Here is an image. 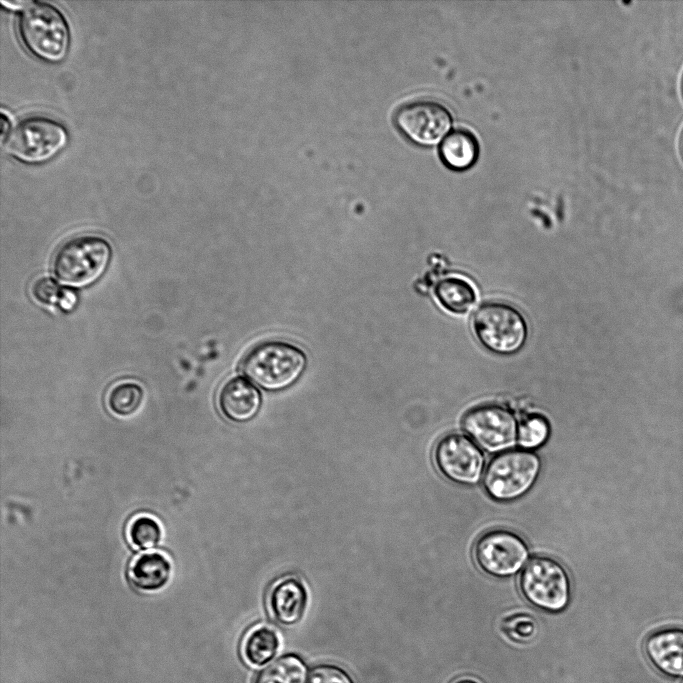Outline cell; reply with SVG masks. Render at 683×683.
<instances>
[{"mask_svg":"<svg viewBox=\"0 0 683 683\" xmlns=\"http://www.w3.org/2000/svg\"><path fill=\"white\" fill-rule=\"evenodd\" d=\"M17 31L25 50L36 59L56 64L67 55L70 29L63 13L47 2H30L17 20Z\"/></svg>","mask_w":683,"mask_h":683,"instance_id":"6da1fadb","label":"cell"},{"mask_svg":"<svg viewBox=\"0 0 683 683\" xmlns=\"http://www.w3.org/2000/svg\"><path fill=\"white\" fill-rule=\"evenodd\" d=\"M306 365V355L299 347L283 341H266L247 353L241 367L257 386L276 392L292 386Z\"/></svg>","mask_w":683,"mask_h":683,"instance_id":"7a4b0ae2","label":"cell"},{"mask_svg":"<svg viewBox=\"0 0 683 683\" xmlns=\"http://www.w3.org/2000/svg\"><path fill=\"white\" fill-rule=\"evenodd\" d=\"M111 258L112 248L105 238L79 235L60 246L53 260V272L62 285L85 288L104 275Z\"/></svg>","mask_w":683,"mask_h":683,"instance_id":"3957f363","label":"cell"},{"mask_svg":"<svg viewBox=\"0 0 683 683\" xmlns=\"http://www.w3.org/2000/svg\"><path fill=\"white\" fill-rule=\"evenodd\" d=\"M68 138L66 127L59 121L33 115L17 122L2 142L13 159L36 165L53 159L66 147Z\"/></svg>","mask_w":683,"mask_h":683,"instance_id":"277c9868","label":"cell"},{"mask_svg":"<svg viewBox=\"0 0 683 683\" xmlns=\"http://www.w3.org/2000/svg\"><path fill=\"white\" fill-rule=\"evenodd\" d=\"M472 328L478 341L498 355L517 353L528 336V325L522 312L503 301L482 304L472 317Z\"/></svg>","mask_w":683,"mask_h":683,"instance_id":"5b68a950","label":"cell"},{"mask_svg":"<svg viewBox=\"0 0 683 683\" xmlns=\"http://www.w3.org/2000/svg\"><path fill=\"white\" fill-rule=\"evenodd\" d=\"M540 468V458L532 451L503 452L490 461L484 475V487L496 500L517 499L533 486Z\"/></svg>","mask_w":683,"mask_h":683,"instance_id":"8992f818","label":"cell"},{"mask_svg":"<svg viewBox=\"0 0 683 683\" xmlns=\"http://www.w3.org/2000/svg\"><path fill=\"white\" fill-rule=\"evenodd\" d=\"M520 588L531 604L548 612H560L570 601L569 575L561 563L548 556L528 561L521 573Z\"/></svg>","mask_w":683,"mask_h":683,"instance_id":"52a82bcc","label":"cell"},{"mask_svg":"<svg viewBox=\"0 0 683 683\" xmlns=\"http://www.w3.org/2000/svg\"><path fill=\"white\" fill-rule=\"evenodd\" d=\"M394 123L410 141L420 146H433L445 138L452 126V116L441 103L415 99L400 105Z\"/></svg>","mask_w":683,"mask_h":683,"instance_id":"ba28073f","label":"cell"},{"mask_svg":"<svg viewBox=\"0 0 683 683\" xmlns=\"http://www.w3.org/2000/svg\"><path fill=\"white\" fill-rule=\"evenodd\" d=\"M462 423L469 436L488 452L505 451L517 442V420L513 413L502 405H478L464 415Z\"/></svg>","mask_w":683,"mask_h":683,"instance_id":"9c48e42d","label":"cell"},{"mask_svg":"<svg viewBox=\"0 0 683 683\" xmlns=\"http://www.w3.org/2000/svg\"><path fill=\"white\" fill-rule=\"evenodd\" d=\"M479 567L486 573L499 577L516 574L528 560L529 551L524 540L517 534L497 529L483 534L474 549Z\"/></svg>","mask_w":683,"mask_h":683,"instance_id":"30bf717a","label":"cell"},{"mask_svg":"<svg viewBox=\"0 0 683 683\" xmlns=\"http://www.w3.org/2000/svg\"><path fill=\"white\" fill-rule=\"evenodd\" d=\"M434 461L439 471L453 482L476 484L484 470L482 451L467 436L451 433L443 436L435 446Z\"/></svg>","mask_w":683,"mask_h":683,"instance_id":"8fae6325","label":"cell"},{"mask_svg":"<svg viewBox=\"0 0 683 683\" xmlns=\"http://www.w3.org/2000/svg\"><path fill=\"white\" fill-rule=\"evenodd\" d=\"M308 603V588L301 578L294 575L278 579L267 595L272 618L285 626L298 623L304 617Z\"/></svg>","mask_w":683,"mask_h":683,"instance_id":"7c38bea8","label":"cell"},{"mask_svg":"<svg viewBox=\"0 0 683 683\" xmlns=\"http://www.w3.org/2000/svg\"><path fill=\"white\" fill-rule=\"evenodd\" d=\"M262 399L258 389L242 377L228 380L218 394L222 416L233 423H245L259 412Z\"/></svg>","mask_w":683,"mask_h":683,"instance_id":"4fadbf2b","label":"cell"},{"mask_svg":"<svg viewBox=\"0 0 683 683\" xmlns=\"http://www.w3.org/2000/svg\"><path fill=\"white\" fill-rule=\"evenodd\" d=\"M645 652L663 674L683 677V629L669 628L653 633L645 642Z\"/></svg>","mask_w":683,"mask_h":683,"instance_id":"5bb4252c","label":"cell"},{"mask_svg":"<svg viewBox=\"0 0 683 683\" xmlns=\"http://www.w3.org/2000/svg\"><path fill=\"white\" fill-rule=\"evenodd\" d=\"M172 564L162 552H145L130 563L127 575L130 584L139 592L154 593L163 589L170 580Z\"/></svg>","mask_w":683,"mask_h":683,"instance_id":"9a60e30c","label":"cell"},{"mask_svg":"<svg viewBox=\"0 0 683 683\" xmlns=\"http://www.w3.org/2000/svg\"><path fill=\"white\" fill-rule=\"evenodd\" d=\"M443 164L454 171L471 168L479 156V143L467 129H456L448 133L439 147Z\"/></svg>","mask_w":683,"mask_h":683,"instance_id":"2e32d148","label":"cell"},{"mask_svg":"<svg viewBox=\"0 0 683 683\" xmlns=\"http://www.w3.org/2000/svg\"><path fill=\"white\" fill-rule=\"evenodd\" d=\"M434 294L446 311L458 315L470 311L477 300L473 284L459 275H450L440 279L435 285Z\"/></svg>","mask_w":683,"mask_h":683,"instance_id":"e0dca14e","label":"cell"},{"mask_svg":"<svg viewBox=\"0 0 683 683\" xmlns=\"http://www.w3.org/2000/svg\"><path fill=\"white\" fill-rule=\"evenodd\" d=\"M278 631L270 625H257L244 637L242 654L253 666H262L269 662L280 648Z\"/></svg>","mask_w":683,"mask_h":683,"instance_id":"ac0fdd59","label":"cell"},{"mask_svg":"<svg viewBox=\"0 0 683 683\" xmlns=\"http://www.w3.org/2000/svg\"><path fill=\"white\" fill-rule=\"evenodd\" d=\"M306 666L296 655H285L266 667L255 683H306Z\"/></svg>","mask_w":683,"mask_h":683,"instance_id":"d6986e66","label":"cell"},{"mask_svg":"<svg viewBox=\"0 0 683 683\" xmlns=\"http://www.w3.org/2000/svg\"><path fill=\"white\" fill-rule=\"evenodd\" d=\"M126 536L136 550L144 551L156 547L162 538V527L157 519L147 514L134 516L128 523Z\"/></svg>","mask_w":683,"mask_h":683,"instance_id":"ffe728a7","label":"cell"},{"mask_svg":"<svg viewBox=\"0 0 683 683\" xmlns=\"http://www.w3.org/2000/svg\"><path fill=\"white\" fill-rule=\"evenodd\" d=\"M144 391L134 382H122L109 392L107 403L111 412L120 417L135 413L143 402Z\"/></svg>","mask_w":683,"mask_h":683,"instance_id":"44dd1931","label":"cell"},{"mask_svg":"<svg viewBox=\"0 0 683 683\" xmlns=\"http://www.w3.org/2000/svg\"><path fill=\"white\" fill-rule=\"evenodd\" d=\"M36 301L44 305H56L63 311H70L76 304L75 293L67 288H62L59 282L50 277L37 279L31 288Z\"/></svg>","mask_w":683,"mask_h":683,"instance_id":"7402d4cb","label":"cell"},{"mask_svg":"<svg viewBox=\"0 0 683 683\" xmlns=\"http://www.w3.org/2000/svg\"><path fill=\"white\" fill-rule=\"evenodd\" d=\"M550 435L548 420L539 414H530L518 424V444L524 449L542 446Z\"/></svg>","mask_w":683,"mask_h":683,"instance_id":"603a6c76","label":"cell"},{"mask_svg":"<svg viewBox=\"0 0 683 683\" xmlns=\"http://www.w3.org/2000/svg\"><path fill=\"white\" fill-rule=\"evenodd\" d=\"M504 633L517 643L528 642L536 633L535 619L528 614H513L502 622Z\"/></svg>","mask_w":683,"mask_h":683,"instance_id":"cb8c5ba5","label":"cell"},{"mask_svg":"<svg viewBox=\"0 0 683 683\" xmlns=\"http://www.w3.org/2000/svg\"><path fill=\"white\" fill-rule=\"evenodd\" d=\"M307 683H353L348 674L334 665H319L309 675Z\"/></svg>","mask_w":683,"mask_h":683,"instance_id":"d4e9b609","label":"cell"},{"mask_svg":"<svg viewBox=\"0 0 683 683\" xmlns=\"http://www.w3.org/2000/svg\"><path fill=\"white\" fill-rule=\"evenodd\" d=\"M9 119H7L6 114L2 113V140L5 138V133H9Z\"/></svg>","mask_w":683,"mask_h":683,"instance_id":"484cf974","label":"cell"},{"mask_svg":"<svg viewBox=\"0 0 683 683\" xmlns=\"http://www.w3.org/2000/svg\"><path fill=\"white\" fill-rule=\"evenodd\" d=\"M452 683H480L476 679L470 677H461L453 681Z\"/></svg>","mask_w":683,"mask_h":683,"instance_id":"4316f807","label":"cell"},{"mask_svg":"<svg viewBox=\"0 0 683 683\" xmlns=\"http://www.w3.org/2000/svg\"><path fill=\"white\" fill-rule=\"evenodd\" d=\"M682 151H683V138H682Z\"/></svg>","mask_w":683,"mask_h":683,"instance_id":"83f0119b","label":"cell"}]
</instances>
